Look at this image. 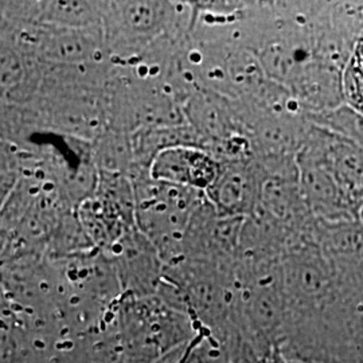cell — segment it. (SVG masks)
<instances>
[{
  "label": "cell",
  "instance_id": "cell-1",
  "mask_svg": "<svg viewBox=\"0 0 363 363\" xmlns=\"http://www.w3.org/2000/svg\"><path fill=\"white\" fill-rule=\"evenodd\" d=\"M121 363H157L199 333L191 316L157 295H123L116 315Z\"/></svg>",
  "mask_w": 363,
  "mask_h": 363
},
{
  "label": "cell",
  "instance_id": "cell-2",
  "mask_svg": "<svg viewBox=\"0 0 363 363\" xmlns=\"http://www.w3.org/2000/svg\"><path fill=\"white\" fill-rule=\"evenodd\" d=\"M136 228L154 244L166 267L184 259V241L195 213L206 202L202 191L156 181L148 169L132 177Z\"/></svg>",
  "mask_w": 363,
  "mask_h": 363
},
{
  "label": "cell",
  "instance_id": "cell-3",
  "mask_svg": "<svg viewBox=\"0 0 363 363\" xmlns=\"http://www.w3.org/2000/svg\"><path fill=\"white\" fill-rule=\"evenodd\" d=\"M325 130L313 125L296 155L298 184L313 217L322 222L358 220L359 214L339 189L325 160Z\"/></svg>",
  "mask_w": 363,
  "mask_h": 363
},
{
  "label": "cell",
  "instance_id": "cell-4",
  "mask_svg": "<svg viewBox=\"0 0 363 363\" xmlns=\"http://www.w3.org/2000/svg\"><path fill=\"white\" fill-rule=\"evenodd\" d=\"M105 253L115 264L123 295L147 298L157 294L164 279L166 264L154 244L138 228Z\"/></svg>",
  "mask_w": 363,
  "mask_h": 363
},
{
  "label": "cell",
  "instance_id": "cell-5",
  "mask_svg": "<svg viewBox=\"0 0 363 363\" xmlns=\"http://www.w3.org/2000/svg\"><path fill=\"white\" fill-rule=\"evenodd\" d=\"M264 171L253 159L220 162L218 177L206 191L208 202L225 217H252L259 206Z\"/></svg>",
  "mask_w": 363,
  "mask_h": 363
},
{
  "label": "cell",
  "instance_id": "cell-6",
  "mask_svg": "<svg viewBox=\"0 0 363 363\" xmlns=\"http://www.w3.org/2000/svg\"><path fill=\"white\" fill-rule=\"evenodd\" d=\"M220 162L196 145H179L162 151L150 166L156 181L193 189L206 194L220 174Z\"/></svg>",
  "mask_w": 363,
  "mask_h": 363
},
{
  "label": "cell",
  "instance_id": "cell-7",
  "mask_svg": "<svg viewBox=\"0 0 363 363\" xmlns=\"http://www.w3.org/2000/svg\"><path fill=\"white\" fill-rule=\"evenodd\" d=\"M323 151L339 189L359 214L363 208V147L325 130Z\"/></svg>",
  "mask_w": 363,
  "mask_h": 363
},
{
  "label": "cell",
  "instance_id": "cell-8",
  "mask_svg": "<svg viewBox=\"0 0 363 363\" xmlns=\"http://www.w3.org/2000/svg\"><path fill=\"white\" fill-rule=\"evenodd\" d=\"M307 117L313 125L363 147V115L350 105L345 103L334 109Z\"/></svg>",
  "mask_w": 363,
  "mask_h": 363
},
{
  "label": "cell",
  "instance_id": "cell-9",
  "mask_svg": "<svg viewBox=\"0 0 363 363\" xmlns=\"http://www.w3.org/2000/svg\"><path fill=\"white\" fill-rule=\"evenodd\" d=\"M345 103L363 115V39H358L342 73Z\"/></svg>",
  "mask_w": 363,
  "mask_h": 363
},
{
  "label": "cell",
  "instance_id": "cell-10",
  "mask_svg": "<svg viewBox=\"0 0 363 363\" xmlns=\"http://www.w3.org/2000/svg\"><path fill=\"white\" fill-rule=\"evenodd\" d=\"M337 363H363L362 357L358 354V351L351 352L350 355L345 357L343 359H340Z\"/></svg>",
  "mask_w": 363,
  "mask_h": 363
},
{
  "label": "cell",
  "instance_id": "cell-11",
  "mask_svg": "<svg viewBox=\"0 0 363 363\" xmlns=\"http://www.w3.org/2000/svg\"><path fill=\"white\" fill-rule=\"evenodd\" d=\"M288 363H303V362H298V361H288Z\"/></svg>",
  "mask_w": 363,
  "mask_h": 363
}]
</instances>
